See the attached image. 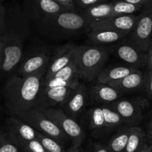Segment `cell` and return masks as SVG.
Here are the masks:
<instances>
[{"label":"cell","mask_w":152,"mask_h":152,"mask_svg":"<svg viewBox=\"0 0 152 152\" xmlns=\"http://www.w3.org/2000/svg\"><path fill=\"white\" fill-rule=\"evenodd\" d=\"M5 22V31L0 36L4 44V60L0 69L3 75L12 72L20 65L25 40L30 34V20L19 5L6 9Z\"/></svg>","instance_id":"cell-1"},{"label":"cell","mask_w":152,"mask_h":152,"mask_svg":"<svg viewBox=\"0 0 152 152\" xmlns=\"http://www.w3.org/2000/svg\"><path fill=\"white\" fill-rule=\"evenodd\" d=\"M48 67L27 76L13 75L3 88L5 106L13 116L20 117L34 108Z\"/></svg>","instance_id":"cell-2"},{"label":"cell","mask_w":152,"mask_h":152,"mask_svg":"<svg viewBox=\"0 0 152 152\" xmlns=\"http://www.w3.org/2000/svg\"><path fill=\"white\" fill-rule=\"evenodd\" d=\"M38 30L48 37L61 39L89 30V23L80 10H69L49 16L35 23Z\"/></svg>","instance_id":"cell-3"},{"label":"cell","mask_w":152,"mask_h":152,"mask_svg":"<svg viewBox=\"0 0 152 152\" xmlns=\"http://www.w3.org/2000/svg\"><path fill=\"white\" fill-rule=\"evenodd\" d=\"M109 49L104 46H79L78 52L80 78L94 81L104 69L109 55Z\"/></svg>","instance_id":"cell-4"},{"label":"cell","mask_w":152,"mask_h":152,"mask_svg":"<svg viewBox=\"0 0 152 152\" xmlns=\"http://www.w3.org/2000/svg\"><path fill=\"white\" fill-rule=\"evenodd\" d=\"M53 121L64 134L71 140L72 146L79 148L85 138V133L76 120L67 115L62 108H46L40 110Z\"/></svg>","instance_id":"cell-5"},{"label":"cell","mask_w":152,"mask_h":152,"mask_svg":"<svg viewBox=\"0 0 152 152\" xmlns=\"http://www.w3.org/2000/svg\"><path fill=\"white\" fill-rule=\"evenodd\" d=\"M127 40L142 52H147L152 45V5L145 7L139 14V20Z\"/></svg>","instance_id":"cell-6"},{"label":"cell","mask_w":152,"mask_h":152,"mask_svg":"<svg viewBox=\"0 0 152 152\" xmlns=\"http://www.w3.org/2000/svg\"><path fill=\"white\" fill-rule=\"evenodd\" d=\"M17 118L28 123L37 131L52 137L61 144L64 145L69 140L59 127L40 110L33 108Z\"/></svg>","instance_id":"cell-7"},{"label":"cell","mask_w":152,"mask_h":152,"mask_svg":"<svg viewBox=\"0 0 152 152\" xmlns=\"http://www.w3.org/2000/svg\"><path fill=\"white\" fill-rule=\"evenodd\" d=\"M81 84L79 79L66 87L44 88L41 87L35 103L34 108L43 110L54 107L55 106H62L68 99L70 95Z\"/></svg>","instance_id":"cell-8"},{"label":"cell","mask_w":152,"mask_h":152,"mask_svg":"<svg viewBox=\"0 0 152 152\" xmlns=\"http://www.w3.org/2000/svg\"><path fill=\"white\" fill-rule=\"evenodd\" d=\"M108 49L110 52L124 61L128 66L139 69L146 66L147 52L140 50L130 43L126 37L117 43L111 44Z\"/></svg>","instance_id":"cell-9"},{"label":"cell","mask_w":152,"mask_h":152,"mask_svg":"<svg viewBox=\"0 0 152 152\" xmlns=\"http://www.w3.org/2000/svg\"><path fill=\"white\" fill-rule=\"evenodd\" d=\"M23 9L30 21L34 23L46 17L69 10L53 0H24Z\"/></svg>","instance_id":"cell-10"},{"label":"cell","mask_w":152,"mask_h":152,"mask_svg":"<svg viewBox=\"0 0 152 152\" xmlns=\"http://www.w3.org/2000/svg\"><path fill=\"white\" fill-rule=\"evenodd\" d=\"M123 119L127 126H138L142 120L144 104L131 99H118L110 104Z\"/></svg>","instance_id":"cell-11"},{"label":"cell","mask_w":152,"mask_h":152,"mask_svg":"<svg viewBox=\"0 0 152 152\" xmlns=\"http://www.w3.org/2000/svg\"><path fill=\"white\" fill-rule=\"evenodd\" d=\"M139 20L138 14L115 15L105 20L90 25V29H107L122 32L128 35L135 27ZM88 30V31H89Z\"/></svg>","instance_id":"cell-12"},{"label":"cell","mask_w":152,"mask_h":152,"mask_svg":"<svg viewBox=\"0 0 152 152\" xmlns=\"http://www.w3.org/2000/svg\"><path fill=\"white\" fill-rule=\"evenodd\" d=\"M6 125L7 134L19 148L28 142L37 139L38 131L20 118L12 116L7 120Z\"/></svg>","instance_id":"cell-13"},{"label":"cell","mask_w":152,"mask_h":152,"mask_svg":"<svg viewBox=\"0 0 152 152\" xmlns=\"http://www.w3.org/2000/svg\"><path fill=\"white\" fill-rule=\"evenodd\" d=\"M78 49V46L70 44V43L57 48L54 55L52 58H51L43 80L50 79L54 75L68 65L73 58L75 56Z\"/></svg>","instance_id":"cell-14"},{"label":"cell","mask_w":152,"mask_h":152,"mask_svg":"<svg viewBox=\"0 0 152 152\" xmlns=\"http://www.w3.org/2000/svg\"><path fill=\"white\" fill-rule=\"evenodd\" d=\"M51 60L49 52L40 50L22 59L18 66V75L27 76L48 67Z\"/></svg>","instance_id":"cell-15"},{"label":"cell","mask_w":152,"mask_h":152,"mask_svg":"<svg viewBox=\"0 0 152 152\" xmlns=\"http://www.w3.org/2000/svg\"><path fill=\"white\" fill-rule=\"evenodd\" d=\"M88 99V90L85 84H81L72 93L65 103L61 106L64 112L75 119L83 111Z\"/></svg>","instance_id":"cell-16"},{"label":"cell","mask_w":152,"mask_h":152,"mask_svg":"<svg viewBox=\"0 0 152 152\" xmlns=\"http://www.w3.org/2000/svg\"><path fill=\"white\" fill-rule=\"evenodd\" d=\"M123 93L110 84L98 82L92 87L90 96L98 104H111L120 99Z\"/></svg>","instance_id":"cell-17"},{"label":"cell","mask_w":152,"mask_h":152,"mask_svg":"<svg viewBox=\"0 0 152 152\" xmlns=\"http://www.w3.org/2000/svg\"><path fill=\"white\" fill-rule=\"evenodd\" d=\"M109 84L123 94L139 91L144 87V75L141 70L137 69L125 78Z\"/></svg>","instance_id":"cell-18"},{"label":"cell","mask_w":152,"mask_h":152,"mask_svg":"<svg viewBox=\"0 0 152 152\" xmlns=\"http://www.w3.org/2000/svg\"><path fill=\"white\" fill-rule=\"evenodd\" d=\"M128 37L126 34L107 29H90L88 37L90 42L94 44L104 45L113 44Z\"/></svg>","instance_id":"cell-19"},{"label":"cell","mask_w":152,"mask_h":152,"mask_svg":"<svg viewBox=\"0 0 152 152\" xmlns=\"http://www.w3.org/2000/svg\"><path fill=\"white\" fill-rule=\"evenodd\" d=\"M137 69H139L134 68L128 65L107 67L103 69L99 73L96 80L99 83L109 84L125 78V76L128 75Z\"/></svg>","instance_id":"cell-20"},{"label":"cell","mask_w":152,"mask_h":152,"mask_svg":"<svg viewBox=\"0 0 152 152\" xmlns=\"http://www.w3.org/2000/svg\"><path fill=\"white\" fill-rule=\"evenodd\" d=\"M87 18L90 25L98 23L99 21L105 20L114 16L113 7L112 1L99 4L95 6L89 8L87 9L80 10Z\"/></svg>","instance_id":"cell-21"},{"label":"cell","mask_w":152,"mask_h":152,"mask_svg":"<svg viewBox=\"0 0 152 152\" xmlns=\"http://www.w3.org/2000/svg\"><path fill=\"white\" fill-rule=\"evenodd\" d=\"M146 144L145 134L142 128L139 126H132L124 152H140Z\"/></svg>","instance_id":"cell-22"},{"label":"cell","mask_w":152,"mask_h":152,"mask_svg":"<svg viewBox=\"0 0 152 152\" xmlns=\"http://www.w3.org/2000/svg\"><path fill=\"white\" fill-rule=\"evenodd\" d=\"M130 131L131 127H124L113 136L107 146L111 152H124L129 138Z\"/></svg>","instance_id":"cell-23"},{"label":"cell","mask_w":152,"mask_h":152,"mask_svg":"<svg viewBox=\"0 0 152 152\" xmlns=\"http://www.w3.org/2000/svg\"><path fill=\"white\" fill-rule=\"evenodd\" d=\"M106 128H116L125 124L119 113L110 106H102Z\"/></svg>","instance_id":"cell-24"},{"label":"cell","mask_w":152,"mask_h":152,"mask_svg":"<svg viewBox=\"0 0 152 152\" xmlns=\"http://www.w3.org/2000/svg\"><path fill=\"white\" fill-rule=\"evenodd\" d=\"M37 140L47 152H66L63 147V145L59 142L40 131L37 133Z\"/></svg>","instance_id":"cell-25"},{"label":"cell","mask_w":152,"mask_h":152,"mask_svg":"<svg viewBox=\"0 0 152 152\" xmlns=\"http://www.w3.org/2000/svg\"><path fill=\"white\" fill-rule=\"evenodd\" d=\"M89 112H90V128L91 129H101V128H106L102 106L91 108Z\"/></svg>","instance_id":"cell-26"},{"label":"cell","mask_w":152,"mask_h":152,"mask_svg":"<svg viewBox=\"0 0 152 152\" xmlns=\"http://www.w3.org/2000/svg\"><path fill=\"white\" fill-rule=\"evenodd\" d=\"M20 148L23 152H47L37 139L25 143Z\"/></svg>","instance_id":"cell-27"},{"label":"cell","mask_w":152,"mask_h":152,"mask_svg":"<svg viewBox=\"0 0 152 152\" xmlns=\"http://www.w3.org/2000/svg\"><path fill=\"white\" fill-rule=\"evenodd\" d=\"M110 2V0H74L75 6L78 10H84L89 8Z\"/></svg>","instance_id":"cell-28"},{"label":"cell","mask_w":152,"mask_h":152,"mask_svg":"<svg viewBox=\"0 0 152 152\" xmlns=\"http://www.w3.org/2000/svg\"><path fill=\"white\" fill-rule=\"evenodd\" d=\"M144 75V87L143 90L145 92L146 96L152 101V70H147Z\"/></svg>","instance_id":"cell-29"},{"label":"cell","mask_w":152,"mask_h":152,"mask_svg":"<svg viewBox=\"0 0 152 152\" xmlns=\"http://www.w3.org/2000/svg\"><path fill=\"white\" fill-rule=\"evenodd\" d=\"M0 152H21V149L6 134V140L0 146Z\"/></svg>","instance_id":"cell-30"},{"label":"cell","mask_w":152,"mask_h":152,"mask_svg":"<svg viewBox=\"0 0 152 152\" xmlns=\"http://www.w3.org/2000/svg\"><path fill=\"white\" fill-rule=\"evenodd\" d=\"M54 2L58 3V5L64 7L69 10H76L77 8L75 6L74 0H53Z\"/></svg>","instance_id":"cell-31"},{"label":"cell","mask_w":152,"mask_h":152,"mask_svg":"<svg viewBox=\"0 0 152 152\" xmlns=\"http://www.w3.org/2000/svg\"><path fill=\"white\" fill-rule=\"evenodd\" d=\"M5 17H6V8L0 10V36L5 32L6 28V22H5Z\"/></svg>","instance_id":"cell-32"},{"label":"cell","mask_w":152,"mask_h":152,"mask_svg":"<svg viewBox=\"0 0 152 152\" xmlns=\"http://www.w3.org/2000/svg\"><path fill=\"white\" fill-rule=\"evenodd\" d=\"M120 1H124L136 5H140L143 8L152 5V0H120Z\"/></svg>","instance_id":"cell-33"},{"label":"cell","mask_w":152,"mask_h":152,"mask_svg":"<svg viewBox=\"0 0 152 152\" xmlns=\"http://www.w3.org/2000/svg\"><path fill=\"white\" fill-rule=\"evenodd\" d=\"M145 66L147 67V70H152V45L147 51Z\"/></svg>","instance_id":"cell-34"},{"label":"cell","mask_w":152,"mask_h":152,"mask_svg":"<svg viewBox=\"0 0 152 152\" xmlns=\"http://www.w3.org/2000/svg\"><path fill=\"white\" fill-rule=\"evenodd\" d=\"M93 152H111L108 147L103 145L102 144H95L94 147H93Z\"/></svg>","instance_id":"cell-35"},{"label":"cell","mask_w":152,"mask_h":152,"mask_svg":"<svg viewBox=\"0 0 152 152\" xmlns=\"http://www.w3.org/2000/svg\"><path fill=\"white\" fill-rule=\"evenodd\" d=\"M4 60V44L2 39L0 37V69L2 67V63H3Z\"/></svg>","instance_id":"cell-36"},{"label":"cell","mask_w":152,"mask_h":152,"mask_svg":"<svg viewBox=\"0 0 152 152\" xmlns=\"http://www.w3.org/2000/svg\"><path fill=\"white\" fill-rule=\"evenodd\" d=\"M148 131H149V135H150L151 140V146H152V117L151 119L150 122L148 124Z\"/></svg>","instance_id":"cell-37"},{"label":"cell","mask_w":152,"mask_h":152,"mask_svg":"<svg viewBox=\"0 0 152 152\" xmlns=\"http://www.w3.org/2000/svg\"><path fill=\"white\" fill-rule=\"evenodd\" d=\"M5 140H6V134H4L0 131V146L3 144L4 142L5 141Z\"/></svg>","instance_id":"cell-38"},{"label":"cell","mask_w":152,"mask_h":152,"mask_svg":"<svg viewBox=\"0 0 152 152\" xmlns=\"http://www.w3.org/2000/svg\"><path fill=\"white\" fill-rule=\"evenodd\" d=\"M66 152H83V151H81L78 148H76V147H74V146H72V147L69 148L68 150H66Z\"/></svg>","instance_id":"cell-39"},{"label":"cell","mask_w":152,"mask_h":152,"mask_svg":"<svg viewBox=\"0 0 152 152\" xmlns=\"http://www.w3.org/2000/svg\"><path fill=\"white\" fill-rule=\"evenodd\" d=\"M148 148H149V145L146 144L145 145V147L143 148L142 149V150L140 151V152H148Z\"/></svg>","instance_id":"cell-40"},{"label":"cell","mask_w":152,"mask_h":152,"mask_svg":"<svg viewBox=\"0 0 152 152\" xmlns=\"http://www.w3.org/2000/svg\"><path fill=\"white\" fill-rule=\"evenodd\" d=\"M148 152H152V146L151 145H149V148H148Z\"/></svg>","instance_id":"cell-41"},{"label":"cell","mask_w":152,"mask_h":152,"mask_svg":"<svg viewBox=\"0 0 152 152\" xmlns=\"http://www.w3.org/2000/svg\"><path fill=\"white\" fill-rule=\"evenodd\" d=\"M5 8V6H4L3 5H2V3H0V10H2V9H3V8Z\"/></svg>","instance_id":"cell-42"},{"label":"cell","mask_w":152,"mask_h":152,"mask_svg":"<svg viewBox=\"0 0 152 152\" xmlns=\"http://www.w3.org/2000/svg\"><path fill=\"white\" fill-rule=\"evenodd\" d=\"M2 0H0V3H2Z\"/></svg>","instance_id":"cell-43"},{"label":"cell","mask_w":152,"mask_h":152,"mask_svg":"<svg viewBox=\"0 0 152 152\" xmlns=\"http://www.w3.org/2000/svg\"><path fill=\"white\" fill-rule=\"evenodd\" d=\"M151 115H152V109H151Z\"/></svg>","instance_id":"cell-44"}]
</instances>
